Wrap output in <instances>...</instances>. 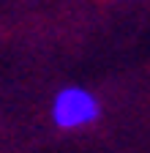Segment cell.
Here are the masks:
<instances>
[{"instance_id":"obj_1","label":"cell","mask_w":150,"mask_h":153,"mask_svg":"<svg viewBox=\"0 0 150 153\" xmlns=\"http://www.w3.org/2000/svg\"><path fill=\"white\" fill-rule=\"evenodd\" d=\"M101 115L98 99L85 88H63L58 96L52 99V120L58 128H82L96 123Z\"/></svg>"}]
</instances>
